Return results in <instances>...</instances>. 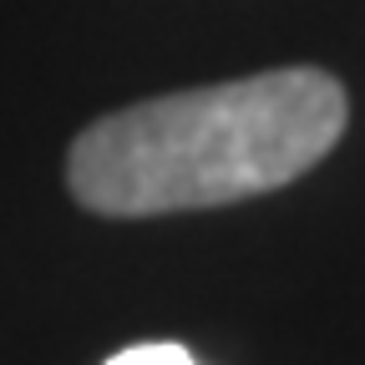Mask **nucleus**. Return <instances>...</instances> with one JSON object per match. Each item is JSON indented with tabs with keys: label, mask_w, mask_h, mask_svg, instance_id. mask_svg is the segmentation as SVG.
Returning <instances> with one entry per match:
<instances>
[{
	"label": "nucleus",
	"mask_w": 365,
	"mask_h": 365,
	"mask_svg": "<svg viewBox=\"0 0 365 365\" xmlns=\"http://www.w3.org/2000/svg\"><path fill=\"white\" fill-rule=\"evenodd\" d=\"M345 132V91L314 66L178 91L86 127L66 182L81 208L158 218L274 193L309 173Z\"/></svg>",
	"instance_id": "obj_1"
},
{
	"label": "nucleus",
	"mask_w": 365,
	"mask_h": 365,
	"mask_svg": "<svg viewBox=\"0 0 365 365\" xmlns=\"http://www.w3.org/2000/svg\"><path fill=\"white\" fill-rule=\"evenodd\" d=\"M107 365H198L182 345H173V340H153V345H127V350H117Z\"/></svg>",
	"instance_id": "obj_2"
}]
</instances>
